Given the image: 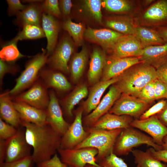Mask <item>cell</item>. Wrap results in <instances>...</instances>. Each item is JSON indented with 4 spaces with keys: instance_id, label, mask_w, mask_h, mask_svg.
Listing matches in <instances>:
<instances>
[{
    "instance_id": "obj_23",
    "label": "cell",
    "mask_w": 167,
    "mask_h": 167,
    "mask_svg": "<svg viewBox=\"0 0 167 167\" xmlns=\"http://www.w3.org/2000/svg\"><path fill=\"white\" fill-rule=\"evenodd\" d=\"M39 76L47 88H52L59 91L66 92L71 88V84L63 74L51 69L42 68Z\"/></svg>"
},
{
    "instance_id": "obj_55",
    "label": "cell",
    "mask_w": 167,
    "mask_h": 167,
    "mask_svg": "<svg viewBox=\"0 0 167 167\" xmlns=\"http://www.w3.org/2000/svg\"><path fill=\"white\" fill-rule=\"evenodd\" d=\"M85 167H98L95 166L93 165H91L88 164L86 165Z\"/></svg>"
},
{
    "instance_id": "obj_26",
    "label": "cell",
    "mask_w": 167,
    "mask_h": 167,
    "mask_svg": "<svg viewBox=\"0 0 167 167\" xmlns=\"http://www.w3.org/2000/svg\"><path fill=\"white\" fill-rule=\"evenodd\" d=\"M105 52L101 49L94 48L91 55L88 73V82L94 84L99 81L107 62Z\"/></svg>"
},
{
    "instance_id": "obj_31",
    "label": "cell",
    "mask_w": 167,
    "mask_h": 167,
    "mask_svg": "<svg viewBox=\"0 0 167 167\" xmlns=\"http://www.w3.org/2000/svg\"><path fill=\"white\" fill-rule=\"evenodd\" d=\"M17 42L11 40L3 44L0 50V59L14 63L19 59L27 57L19 51L17 46Z\"/></svg>"
},
{
    "instance_id": "obj_13",
    "label": "cell",
    "mask_w": 167,
    "mask_h": 167,
    "mask_svg": "<svg viewBox=\"0 0 167 167\" xmlns=\"http://www.w3.org/2000/svg\"><path fill=\"white\" fill-rule=\"evenodd\" d=\"M49 93V101L45 109L46 121L53 129L62 136L70 125L63 118L62 111L54 92L51 90Z\"/></svg>"
},
{
    "instance_id": "obj_37",
    "label": "cell",
    "mask_w": 167,
    "mask_h": 167,
    "mask_svg": "<svg viewBox=\"0 0 167 167\" xmlns=\"http://www.w3.org/2000/svg\"><path fill=\"white\" fill-rule=\"evenodd\" d=\"M103 4L108 11L113 12H122L132 8L131 3L125 0H104Z\"/></svg>"
},
{
    "instance_id": "obj_12",
    "label": "cell",
    "mask_w": 167,
    "mask_h": 167,
    "mask_svg": "<svg viewBox=\"0 0 167 167\" xmlns=\"http://www.w3.org/2000/svg\"><path fill=\"white\" fill-rule=\"evenodd\" d=\"M122 93L115 84L112 85L96 108L84 118L83 123L86 126L85 129L91 126L101 117L108 113Z\"/></svg>"
},
{
    "instance_id": "obj_18",
    "label": "cell",
    "mask_w": 167,
    "mask_h": 167,
    "mask_svg": "<svg viewBox=\"0 0 167 167\" xmlns=\"http://www.w3.org/2000/svg\"><path fill=\"white\" fill-rule=\"evenodd\" d=\"M133 120L132 117L129 116L118 115L108 112L91 126L87 128L106 130L123 129L131 127V123Z\"/></svg>"
},
{
    "instance_id": "obj_3",
    "label": "cell",
    "mask_w": 167,
    "mask_h": 167,
    "mask_svg": "<svg viewBox=\"0 0 167 167\" xmlns=\"http://www.w3.org/2000/svg\"><path fill=\"white\" fill-rule=\"evenodd\" d=\"M89 134L87 137L74 148L92 147L96 148L98 153L96 157L98 163L113 151L115 141L122 129L113 130L85 129Z\"/></svg>"
},
{
    "instance_id": "obj_10",
    "label": "cell",
    "mask_w": 167,
    "mask_h": 167,
    "mask_svg": "<svg viewBox=\"0 0 167 167\" xmlns=\"http://www.w3.org/2000/svg\"><path fill=\"white\" fill-rule=\"evenodd\" d=\"M47 88L43 81H36L27 91L14 96V101L27 103L41 109L45 110L49 101Z\"/></svg>"
},
{
    "instance_id": "obj_53",
    "label": "cell",
    "mask_w": 167,
    "mask_h": 167,
    "mask_svg": "<svg viewBox=\"0 0 167 167\" xmlns=\"http://www.w3.org/2000/svg\"><path fill=\"white\" fill-rule=\"evenodd\" d=\"M159 34L164 41L167 42V28L163 30Z\"/></svg>"
},
{
    "instance_id": "obj_32",
    "label": "cell",
    "mask_w": 167,
    "mask_h": 167,
    "mask_svg": "<svg viewBox=\"0 0 167 167\" xmlns=\"http://www.w3.org/2000/svg\"><path fill=\"white\" fill-rule=\"evenodd\" d=\"M143 18L145 19L158 21L167 18V1L162 0L155 3L145 12Z\"/></svg>"
},
{
    "instance_id": "obj_2",
    "label": "cell",
    "mask_w": 167,
    "mask_h": 167,
    "mask_svg": "<svg viewBox=\"0 0 167 167\" xmlns=\"http://www.w3.org/2000/svg\"><path fill=\"white\" fill-rule=\"evenodd\" d=\"M118 77L115 84L122 93L137 97L147 84L156 79V69L141 62L129 67Z\"/></svg>"
},
{
    "instance_id": "obj_28",
    "label": "cell",
    "mask_w": 167,
    "mask_h": 167,
    "mask_svg": "<svg viewBox=\"0 0 167 167\" xmlns=\"http://www.w3.org/2000/svg\"><path fill=\"white\" fill-rule=\"evenodd\" d=\"M88 94L87 87L85 84L77 86L66 98L63 104L65 114L68 117L73 116L72 111L74 107Z\"/></svg>"
},
{
    "instance_id": "obj_38",
    "label": "cell",
    "mask_w": 167,
    "mask_h": 167,
    "mask_svg": "<svg viewBox=\"0 0 167 167\" xmlns=\"http://www.w3.org/2000/svg\"><path fill=\"white\" fill-rule=\"evenodd\" d=\"M98 164L102 167H128L124 160L114 154L113 151ZM136 167L139 166L137 165Z\"/></svg>"
},
{
    "instance_id": "obj_4",
    "label": "cell",
    "mask_w": 167,
    "mask_h": 167,
    "mask_svg": "<svg viewBox=\"0 0 167 167\" xmlns=\"http://www.w3.org/2000/svg\"><path fill=\"white\" fill-rule=\"evenodd\" d=\"M143 144L156 150H162V146L156 144L150 136L131 126L122 129L115 141L113 152L117 156L126 155L134 148Z\"/></svg>"
},
{
    "instance_id": "obj_52",
    "label": "cell",
    "mask_w": 167,
    "mask_h": 167,
    "mask_svg": "<svg viewBox=\"0 0 167 167\" xmlns=\"http://www.w3.org/2000/svg\"><path fill=\"white\" fill-rule=\"evenodd\" d=\"M5 140L0 139V164L5 162Z\"/></svg>"
},
{
    "instance_id": "obj_27",
    "label": "cell",
    "mask_w": 167,
    "mask_h": 167,
    "mask_svg": "<svg viewBox=\"0 0 167 167\" xmlns=\"http://www.w3.org/2000/svg\"><path fill=\"white\" fill-rule=\"evenodd\" d=\"M88 52L85 46L81 51L74 54L69 66L70 72L73 81L77 82L82 76L86 67Z\"/></svg>"
},
{
    "instance_id": "obj_35",
    "label": "cell",
    "mask_w": 167,
    "mask_h": 167,
    "mask_svg": "<svg viewBox=\"0 0 167 167\" xmlns=\"http://www.w3.org/2000/svg\"><path fill=\"white\" fill-rule=\"evenodd\" d=\"M106 26L124 35H134L136 27L132 23L126 19H116L107 20Z\"/></svg>"
},
{
    "instance_id": "obj_48",
    "label": "cell",
    "mask_w": 167,
    "mask_h": 167,
    "mask_svg": "<svg viewBox=\"0 0 167 167\" xmlns=\"http://www.w3.org/2000/svg\"><path fill=\"white\" fill-rule=\"evenodd\" d=\"M157 79L167 86V61L156 69Z\"/></svg>"
},
{
    "instance_id": "obj_20",
    "label": "cell",
    "mask_w": 167,
    "mask_h": 167,
    "mask_svg": "<svg viewBox=\"0 0 167 167\" xmlns=\"http://www.w3.org/2000/svg\"><path fill=\"white\" fill-rule=\"evenodd\" d=\"M13 104L20 115L22 121L38 125L48 124L45 110L38 109L21 102L14 101Z\"/></svg>"
},
{
    "instance_id": "obj_47",
    "label": "cell",
    "mask_w": 167,
    "mask_h": 167,
    "mask_svg": "<svg viewBox=\"0 0 167 167\" xmlns=\"http://www.w3.org/2000/svg\"><path fill=\"white\" fill-rule=\"evenodd\" d=\"M154 85L155 100L167 99V86L157 79L154 80Z\"/></svg>"
},
{
    "instance_id": "obj_21",
    "label": "cell",
    "mask_w": 167,
    "mask_h": 167,
    "mask_svg": "<svg viewBox=\"0 0 167 167\" xmlns=\"http://www.w3.org/2000/svg\"><path fill=\"white\" fill-rule=\"evenodd\" d=\"M1 118L6 122L18 128L21 126L20 115L15 108L11 100L9 91H6L0 96Z\"/></svg>"
},
{
    "instance_id": "obj_42",
    "label": "cell",
    "mask_w": 167,
    "mask_h": 167,
    "mask_svg": "<svg viewBox=\"0 0 167 167\" xmlns=\"http://www.w3.org/2000/svg\"><path fill=\"white\" fill-rule=\"evenodd\" d=\"M19 70L18 66L14 63H10L0 59V82L1 85L2 84L3 79L5 75L7 73L14 74Z\"/></svg>"
},
{
    "instance_id": "obj_33",
    "label": "cell",
    "mask_w": 167,
    "mask_h": 167,
    "mask_svg": "<svg viewBox=\"0 0 167 167\" xmlns=\"http://www.w3.org/2000/svg\"><path fill=\"white\" fill-rule=\"evenodd\" d=\"M22 28V29L12 40L18 42L20 40H35L45 37L41 26L28 24L24 26Z\"/></svg>"
},
{
    "instance_id": "obj_43",
    "label": "cell",
    "mask_w": 167,
    "mask_h": 167,
    "mask_svg": "<svg viewBox=\"0 0 167 167\" xmlns=\"http://www.w3.org/2000/svg\"><path fill=\"white\" fill-rule=\"evenodd\" d=\"M166 102L167 101L165 100L159 101L145 111L140 116L139 119H145L158 114L163 109Z\"/></svg>"
},
{
    "instance_id": "obj_17",
    "label": "cell",
    "mask_w": 167,
    "mask_h": 167,
    "mask_svg": "<svg viewBox=\"0 0 167 167\" xmlns=\"http://www.w3.org/2000/svg\"><path fill=\"white\" fill-rule=\"evenodd\" d=\"M124 35L109 29H95L89 27L85 29L84 34L85 38L97 43L105 49H112L117 41Z\"/></svg>"
},
{
    "instance_id": "obj_36",
    "label": "cell",
    "mask_w": 167,
    "mask_h": 167,
    "mask_svg": "<svg viewBox=\"0 0 167 167\" xmlns=\"http://www.w3.org/2000/svg\"><path fill=\"white\" fill-rule=\"evenodd\" d=\"M102 2L100 0L83 1V6L85 12L91 18L99 23L102 22Z\"/></svg>"
},
{
    "instance_id": "obj_6",
    "label": "cell",
    "mask_w": 167,
    "mask_h": 167,
    "mask_svg": "<svg viewBox=\"0 0 167 167\" xmlns=\"http://www.w3.org/2000/svg\"><path fill=\"white\" fill-rule=\"evenodd\" d=\"M62 161L71 167H85L88 164L102 167L97 164L96 157L98 150L92 147L79 149L59 148L58 150Z\"/></svg>"
},
{
    "instance_id": "obj_57",
    "label": "cell",
    "mask_w": 167,
    "mask_h": 167,
    "mask_svg": "<svg viewBox=\"0 0 167 167\" xmlns=\"http://www.w3.org/2000/svg\"></svg>"
},
{
    "instance_id": "obj_45",
    "label": "cell",
    "mask_w": 167,
    "mask_h": 167,
    "mask_svg": "<svg viewBox=\"0 0 167 167\" xmlns=\"http://www.w3.org/2000/svg\"><path fill=\"white\" fill-rule=\"evenodd\" d=\"M37 167H68L63 163L57 153L51 158L37 164Z\"/></svg>"
},
{
    "instance_id": "obj_41",
    "label": "cell",
    "mask_w": 167,
    "mask_h": 167,
    "mask_svg": "<svg viewBox=\"0 0 167 167\" xmlns=\"http://www.w3.org/2000/svg\"><path fill=\"white\" fill-rule=\"evenodd\" d=\"M18 128L0 118V139L6 140L14 135Z\"/></svg>"
},
{
    "instance_id": "obj_19",
    "label": "cell",
    "mask_w": 167,
    "mask_h": 167,
    "mask_svg": "<svg viewBox=\"0 0 167 167\" xmlns=\"http://www.w3.org/2000/svg\"><path fill=\"white\" fill-rule=\"evenodd\" d=\"M42 2H32L27 5L23 10L16 15L15 21L16 24L22 28L28 24L41 27L42 19L44 13L41 3Z\"/></svg>"
},
{
    "instance_id": "obj_15",
    "label": "cell",
    "mask_w": 167,
    "mask_h": 167,
    "mask_svg": "<svg viewBox=\"0 0 167 167\" xmlns=\"http://www.w3.org/2000/svg\"><path fill=\"white\" fill-rule=\"evenodd\" d=\"M143 47L134 35H124L116 42L113 48V56L124 58L140 57Z\"/></svg>"
},
{
    "instance_id": "obj_25",
    "label": "cell",
    "mask_w": 167,
    "mask_h": 167,
    "mask_svg": "<svg viewBox=\"0 0 167 167\" xmlns=\"http://www.w3.org/2000/svg\"><path fill=\"white\" fill-rule=\"evenodd\" d=\"M41 27L47 38L46 49L49 56L56 46L59 31V23L55 17L43 13Z\"/></svg>"
},
{
    "instance_id": "obj_7",
    "label": "cell",
    "mask_w": 167,
    "mask_h": 167,
    "mask_svg": "<svg viewBox=\"0 0 167 167\" xmlns=\"http://www.w3.org/2000/svg\"><path fill=\"white\" fill-rule=\"evenodd\" d=\"M74 49V44L70 37L64 36L48 57L46 63L53 69L69 73L68 63Z\"/></svg>"
},
{
    "instance_id": "obj_40",
    "label": "cell",
    "mask_w": 167,
    "mask_h": 167,
    "mask_svg": "<svg viewBox=\"0 0 167 167\" xmlns=\"http://www.w3.org/2000/svg\"><path fill=\"white\" fill-rule=\"evenodd\" d=\"M154 80L147 84L140 91L137 98L148 104L155 100Z\"/></svg>"
},
{
    "instance_id": "obj_50",
    "label": "cell",
    "mask_w": 167,
    "mask_h": 167,
    "mask_svg": "<svg viewBox=\"0 0 167 167\" xmlns=\"http://www.w3.org/2000/svg\"><path fill=\"white\" fill-rule=\"evenodd\" d=\"M156 159L161 161L167 163V150H156L151 147L147 150Z\"/></svg>"
},
{
    "instance_id": "obj_14",
    "label": "cell",
    "mask_w": 167,
    "mask_h": 167,
    "mask_svg": "<svg viewBox=\"0 0 167 167\" xmlns=\"http://www.w3.org/2000/svg\"><path fill=\"white\" fill-rule=\"evenodd\" d=\"M131 126L147 133L156 144L161 146L164 138L167 135V127L160 121L156 115L145 119L133 120Z\"/></svg>"
},
{
    "instance_id": "obj_9",
    "label": "cell",
    "mask_w": 167,
    "mask_h": 167,
    "mask_svg": "<svg viewBox=\"0 0 167 167\" xmlns=\"http://www.w3.org/2000/svg\"><path fill=\"white\" fill-rule=\"evenodd\" d=\"M149 106V104L137 97L122 94L108 112L137 118H140Z\"/></svg>"
},
{
    "instance_id": "obj_5",
    "label": "cell",
    "mask_w": 167,
    "mask_h": 167,
    "mask_svg": "<svg viewBox=\"0 0 167 167\" xmlns=\"http://www.w3.org/2000/svg\"><path fill=\"white\" fill-rule=\"evenodd\" d=\"M48 57L46 49H43L41 52L34 56L26 63L25 69L16 79L15 86L9 91L11 96L17 95L34 84L47 63Z\"/></svg>"
},
{
    "instance_id": "obj_46",
    "label": "cell",
    "mask_w": 167,
    "mask_h": 167,
    "mask_svg": "<svg viewBox=\"0 0 167 167\" xmlns=\"http://www.w3.org/2000/svg\"><path fill=\"white\" fill-rule=\"evenodd\" d=\"M8 14L9 16L16 15L19 11L23 10L27 5L21 3L19 0H7Z\"/></svg>"
},
{
    "instance_id": "obj_16",
    "label": "cell",
    "mask_w": 167,
    "mask_h": 167,
    "mask_svg": "<svg viewBox=\"0 0 167 167\" xmlns=\"http://www.w3.org/2000/svg\"><path fill=\"white\" fill-rule=\"evenodd\" d=\"M141 62L139 57L119 58L113 56L107 59L101 80L117 77L129 67Z\"/></svg>"
},
{
    "instance_id": "obj_1",
    "label": "cell",
    "mask_w": 167,
    "mask_h": 167,
    "mask_svg": "<svg viewBox=\"0 0 167 167\" xmlns=\"http://www.w3.org/2000/svg\"><path fill=\"white\" fill-rule=\"evenodd\" d=\"M21 126L25 128L27 142L33 149L34 163L49 159L60 148L62 136L48 124L38 125L22 121Z\"/></svg>"
},
{
    "instance_id": "obj_29",
    "label": "cell",
    "mask_w": 167,
    "mask_h": 167,
    "mask_svg": "<svg viewBox=\"0 0 167 167\" xmlns=\"http://www.w3.org/2000/svg\"><path fill=\"white\" fill-rule=\"evenodd\" d=\"M134 35L144 48L154 45H163L164 42L159 33L144 27H136Z\"/></svg>"
},
{
    "instance_id": "obj_39",
    "label": "cell",
    "mask_w": 167,
    "mask_h": 167,
    "mask_svg": "<svg viewBox=\"0 0 167 167\" xmlns=\"http://www.w3.org/2000/svg\"><path fill=\"white\" fill-rule=\"evenodd\" d=\"M43 13L55 17L60 18L62 13L57 0H46L41 2Z\"/></svg>"
},
{
    "instance_id": "obj_51",
    "label": "cell",
    "mask_w": 167,
    "mask_h": 167,
    "mask_svg": "<svg viewBox=\"0 0 167 167\" xmlns=\"http://www.w3.org/2000/svg\"><path fill=\"white\" fill-rule=\"evenodd\" d=\"M156 115L160 121L167 127V101L163 109Z\"/></svg>"
},
{
    "instance_id": "obj_56",
    "label": "cell",
    "mask_w": 167,
    "mask_h": 167,
    "mask_svg": "<svg viewBox=\"0 0 167 167\" xmlns=\"http://www.w3.org/2000/svg\"><path fill=\"white\" fill-rule=\"evenodd\" d=\"M68 167H70V166H68Z\"/></svg>"
},
{
    "instance_id": "obj_49",
    "label": "cell",
    "mask_w": 167,
    "mask_h": 167,
    "mask_svg": "<svg viewBox=\"0 0 167 167\" xmlns=\"http://www.w3.org/2000/svg\"><path fill=\"white\" fill-rule=\"evenodd\" d=\"M59 5L61 12L66 20L69 18V16L71 12L72 3L70 0H60Z\"/></svg>"
},
{
    "instance_id": "obj_8",
    "label": "cell",
    "mask_w": 167,
    "mask_h": 167,
    "mask_svg": "<svg viewBox=\"0 0 167 167\" xmlns=\"http://www.w3.org/2000/svg\"><path fill=\"white\" fill-rule=\"evenodd\" d=\"M5 162L18 161L32 155V147L27 142L25 130L20 127L14 135L5 140Z\"/></svg>"
},
{
    "instance_id": "obj_34",
    "label": "cell",
    "mask_w": 167,
    "mask_h": 167,
    "mask_svg": "<svg viewBox=\"0 0 167 167\" xmlns=\"http://www.w3.org/2000/svg\"><path fill=\"white\" fill-rule=\"evenodd\" d=\"M63 28L69 33L78 46L82 45L83 36L85 29L81 23H76L72 21L70 18L65 20L62 25Z\"/></svg>"
},
{
    "instance_id": "obj_24",
    "label": "cell",
    "mask_w": 167,
    "mask_h": 167,
    "mask_svg": "<svg viewBox=\"0 0 167 167\" xmlns=\"http://www.w3.org/2000/svg\"><path fill=\"white\" fill-rule=\"evenodd\" d=\"M139 58L141 62L156 69L167 61V42L144 48Z\"/></svg>"
},
{
    "instance_id": "obj_30",
    "label": "cell",
    "mask_w": 167,
    "mask_h": 167,
    "mask_svg": "<svg viewBox=\"0 0 167 167\" xmlns=\"http://www.w3.org/2000/svg\"><path fill=\"white\" fill-rule=\"evenodd\" d=\"M135 162L139 167H167V165L154 157L148 151L144 152L138 149L132 150L131 152Z\"/></svg>"
},
{
    "instance_id": "obj_11",
    "label": "cell",
    "mask_w": 167,
    "mask_h": 167,
    "mask_svg": "<svg viewBox=\"0 0 167 167\" xmlns=\"http://www.w3.org/2000/svg\"><path fill=\"white\" fill-rule=\"evenodd\" d=\"M83 112L82 108L76 111L73 122L62 137L60 148H74L88 136L89 133L83 126L82 118Z\"/></svg>"
},
{
    "instance_id": "obj_44",
    "label": "cell",
    "mask_w": 167,
    "mask_h": 167,
    "mask_svg": "<svg viewBox=\"0 0 167 167\" xmlns=\"http://www.w3.org/2000/svg\"><path fill=\"white\" fill-rule=\"evenodd\" d=\"M33 163L31 155L15 161L4 162L0 164V167H31Z\"/></svg>"
},
{
    "instance_id": "obj_22",
    "label": "cell",
    "mask_w": 167,
    "mask_h": 167,
    "mask_svg": "<svg viewBox=\"0 0 167 167\" xmlns=\"http://www.w3.org/2000/svg\"><path fill=\"white\" fill-rule=\"evenodd\" d=\"M118 79L117 77L107 80L99 81L94 84L91 88L88 98L84 103L83 112L88 114L94 110L100 102L105 90L109 86L116 83Z\"/></svg>"
},
{
    "instance_id": "obj_54",
    "label": "cell",
    "mask_w": 167,
    "mask_h": 167,
    "mask_svg": "<svg viewBox=\"0 0 167 167\" xmlns=\"http://www.w3.org/2000/svg\"><path fill=\"white\" fill-rule=\"evenodd\" d=\"M161 146L162 150H167V135L164 138Z\"/></svg>"
}]
</instances>
